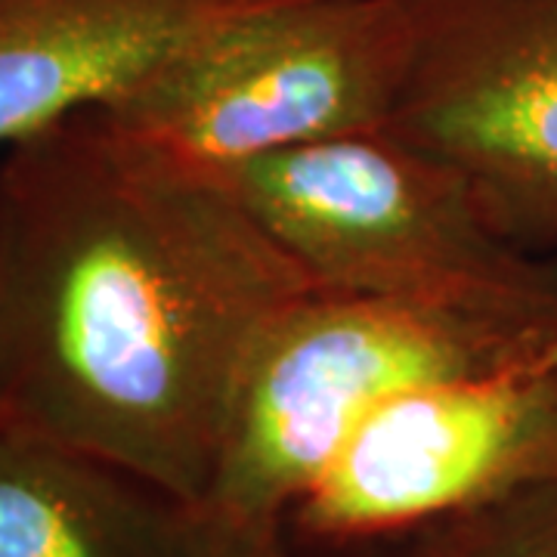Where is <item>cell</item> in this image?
<instances>
[{
	"label": "cell",
	"instance_id": "cell-6",
	"mask_svg": "<svg viewBox=\"0 0 557 557\" xmlns=\"http://www.w3.org/2000/svg\"><path fill=\"white\" fill-rule=\"evenodd\" d=\"M391 134L449 164L520 248L557 258V0H399Z\"/></svg>",
	"mask_w": 557,
	"mask_h": 557
},
{
	"label": "cell",
	"instance_id": "cell-5",
	"mask_svg": "<svg viewBox=\"0 0 557 557\" xmlns=\"http://www.w3.org/2000/svg\"><path fill=\"white\" fill-rule=\"evenodd\" d=\"M557 465V350L421 381L381 403L285 511L292 557H332L456 518Z\"/></svg>",
	"mask_w": 557,
	"mask_h": 557
},
{
	"label": "cell",
	"instance_id": "cell-3",
	"mask_svg": "<svg viewBox=\"0 0 557 557\" xmlns=\"http://www.w3.org/2000/svg\"><path fill=\"white\" fill-rule=\"evenodd\" d=\"M555 350L557 332L533 325L317 288L258 344L201 502L282 545L292 502L381 403L421 381Z\"/></svg>",
	"mask_w": 557,
	"mask_h": 557
},
{
	"label": "cell",
	"instance_id": "cell-2",
	"mask_svg": "<svg viewBox=\"0 0 557 557\" xmlns=\"http://www.w3.org/2000/svg\"><path fill=\"white\" fill-rule=\"evenodd\" d=\"M220 174L325 288L557 332V258L502 236L449 164L391 131Z\"/></svg>",
	"mask_w": 557,
	"mask_h": 557
},
{
	"label": "cell",
	"instance_id": "cell-7",
	"mask_svg": "<svg viewBox=\"0 0 557 557\" xmlns=\"http://www.w3.org/2000/svg\"><path fill=\"white\" fill-rule=\"evenodd\" d=\"M0 557H292L205 502L0 428Z\"/></svg>",
	"mask_w": 557,
	"mask_h": 557
},
{
	"label": "cell",
	"instance_id": "cell-9",
	"mask_svg": "<svg viewBox=\"0 0 557 557\" xmlns=\"http://www.w3.org/2000/svg\"><path fill=\"white\" fill-rule=\"evenodd\" d=\"M332 557H557V465L456 518Z\"/></svg>",
	"mask_w": 557,
	"mask_h": 557
},
{
	"label": "cell",
	"instance_id": "cell-4",
	"mask_svg": "<svg viewBox=\"0 0 557 557\" xmlns=\"http://www.w3.org/2000/svg\"><path fill=\"white\" fill-rule=\"evenodd\" d=\"M406 69L399 0H285L193 38L102 109L180 159L230 171L387 131Z\"/></svg>",
	"mask_w": 557,
	"mask_h": 557
},
{
	"label": "cell",
	"instance_id": "cell-8",
	"mask_svg": "<svg viewBox=\"0 0 557 557\" xmlns=\"http://www.w3.org/2000/svg\"><path fill=\"white\" fill-rule=\"evenodd\" d=\"M285 0H0V152L109 106L193 38Z\"/></svg>",
	"mask_w": 557,
	"mask_h": 557
},
{
	"label": "cell",
	"instance_id": "cell-1",
	"mask_svg": "<svg viewBox=\"0 0 557 557\" xmlns=\"http://www.w3.org/2000/svg\"><path fill=\"white\" fill-rule=\"evenodd\" d=\"M317 288L220 171L75 112L0 152V428L201 502L258 344Z\"/></svg>",
	"mask_w": 557,
	"mask_h": 557
}]
</instances>
